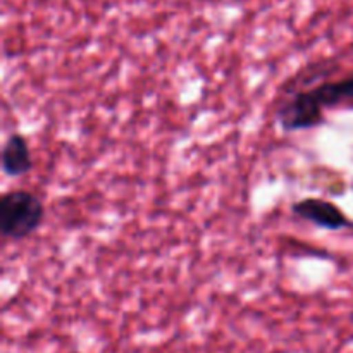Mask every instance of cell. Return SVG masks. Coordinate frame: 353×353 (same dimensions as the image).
I'll return each instance as SVG.
<instances>
[{
	"label": "cell",
	"instance_id": "6da1fadb",
	"mask_svg": "<svg viewBox=\"0 0 353 353\" xmlns=\"http://www.w3.org/2000/svg\"><path fill=\"white\" fill-rule=\"evenodd\" d=\"M333 109H353V71L321 83L302 72L292 81L290 93H285L276 121L285 133H299L323 126L326 112Z\"/></svg>",
	"mask_w": 353,
	"mask_h": 353
},
{
	"label": "cell",
	"instance_id": "7a4b0ae2",
	"mask_svg": "<svg viewBox=\"0 0 353 353\" xmlns=\"http://www.w3.org/2000/svg\"><path fill=\"white\" fill-rule=\"evenodd\" d=\"M43 219L45 203L37 193L16 188L0 196V233L7 240L21 241L31 236Z\"/></svg>",
	"mask_w": 353,
	"mask_h": 353
},
{
	"label": "cell",
	"instance_id": "3957f363",
	"mask_svg": "<svg viewBox=\"0 0 353 353\" xmlns=\"http://www.w3.org/2000/svg\"><path fill=\"white\" fill-rule=\"evenodd\" d=\"M292 212L300 219L327 231L353 230V221L334 202L321 196H307L292 203Z\"/></svg>",
	"mask_w": 353,
	"mask_h": 353
},
{
	"label": "cell",
	"instance_id": "277c9868",
	"mask_svg": "<svg viewBox=\"0 0 353 353\" xmlns=\"http://www.w3.org/2000/svg\"><path fill=\"white\" fill-rule=\"evenodd\" d=\"M2 172L9 178H21L33 169V155L26 137L10 133L2 145Z\"/></svg>",
	"mask_w": 353,
	"mask_h": 353
}]
</instances>
